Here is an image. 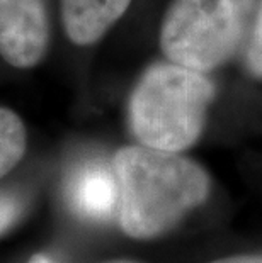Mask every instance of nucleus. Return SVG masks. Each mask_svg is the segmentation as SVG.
<instances>
[{"label": "nucleus", "instance_id": "nucleus-1", "mask_svg": "<svg viewBox=\"0 0 262 263\" xmlns=\"http://www.w3.org/2000/svg\"><path fill=\"white\" fill-rule=\"evenodd\" d=\"M113 172L119 226L136 239L167 233L209 194L206 172L174 151L125 146L116 151Z\"/></svg>", "mask_w": 262, "mask_h": 263}, {"label": "nucleus", "instance_id": "nucleus-2", "mask_svg": "<svg viewBox=\"0 0 262 263\" xmlns=\"http://www.w3.org/2000/svg\"><path fill=\"white\" fill-rule=\"evenodd\" d=\"M213 99L215 85L206 73L159 61L143 71L133 88L130 127L143 146L179 153L201 136Z\"/></svg>", "mask_w": 262, "mask_h": 263}, {"label": "nucleus", "instance_id": "nucleus-3", "mask_svg": "<svg viewBox=\"0 0 262 263\" xmlns=\"http://www.w3.org/2000/svg\"><path fill=\"white\" fill-rule=\"evenodd\" d=\"M255 0H174L160 27V48L172 63L208 71L240 51Z\"/></svg>", "mask_w": 262, "mask_h": 263}, {"label": "nucleus", "instance_id": "nucleus-4", "mask_svg": "<svg viewBox=\"0 0 262 263\" xmlns=\"http://www.w3.org/2000/svg\"><path fill=\"white\" fill-rule=\"evenodd\" d=\"M49 46L46 0H0V57L14 68L41 63Z\"/></svg>", "mask_w": 262, "mask_h": 263}, {"label": "nucleus", "instance_id": "nucleus-5", "mask_svg": "<svg viewBox=\"0 0 262 263\" xmlns=\"http://www.w3.org/2000/svg\"><path fill=\"white\" fill-rule=\"evenodd\" d=\"M131 0H60L66 37L77 46H91L118 22Z\"/></svg>", "mask_w": 262, "mask_h": 263}, {"label": "nucleus", "instance_id": "nucleus-6", "mask_svg": "<svg viewBox=\"0 0 262 263\" xmlns=\"http://www.w3.org/2000/svg\"><path fill=\"white\" fill-rule=\"evenodd\" d=\"M68 199L74 211L87 219H108L118 209V183L113 168L104 163L82 166L70 180Z\"/></svg>", "mask_w": 262, "mask_h": 263}, {"label": "nucleus", "instance_id": "nucleus-7", "mask_svg": "<svg viewBox=\"0 0 262 263\" xmlns=\"http://www.w3.org/2000/svg\"><path fill=\"white\" fill-rule=\"evenodd\" d=\"M27 146L26 126L22 119L7 107H0V178L22 160Z\"/></svg>", "mask_w": 262, "mask_h": 263}, {"label": "nucleus", "instance_id": "nucleus-8", "mask_svg": "<svg viewBox=\"0 0 262 263\" xmlns=\"http://www.w3.org/2000/svg\"><path fill=\"white\" fill-rule=\"evenodd\" d=\"M243 61L250 75L262 78V0L255 4L252 22L243 44Z\"/></svg>", "mask_w": 262, "mask_h": 263}, {"label": "nucleus", "instance_id": "nucleus-9", "mask_svg": "<svg viewBox=\"0 0 262 263\" xmlns=\"http://www.w3.org/2000/svg\"><path fill=\"white\" fill-rule=\"evenodd\" d=\"M26 211V199L14 190H0V234L12 228Z\"/></svg>", "mask_w": 262, "mask_h": 263}, {"label": "nucleus", "instance_id": "nucleus-10", "mask_svg": "<svg viewBox=\"0 0 262 263\" xmlns=\"http://www.w3.org/2000/svg\"><path fill=\"white\" fill-rule=\"evenodd\" d=\"M213 263H262V256H235V258H225Z\"/></svg>", "mask_w": 262, "mask_h": 263}, {"label": "nucleus", "instance_id": "nucleus-11", "mask_svg": "<svg viewBox=\"0 0 262 263\" xmlns=\"http://www.w3.org/2000/svg\"><path fill=\"white\" fill-rule=\"evenodd\" d=\"M29 263H53V261L49 260L46 255H34V256H32V258L29 260Z\"/></svg>", "mask_w": 262, "mask_h": 263}, {"label": "nucleus", "instance_id": "nucleus-12", "mask_svg": "<svg viewBox=\"0 0 262 263\" xmlns=\"http://www.w3.org/2000/svg\"><path fill=\"white\" fill-rule=\"evenodd\" d=\"M109 263H133V261H109Z\"/></svg>", "mask_w": 262, "mask_h": 263}]
</instances>
